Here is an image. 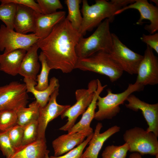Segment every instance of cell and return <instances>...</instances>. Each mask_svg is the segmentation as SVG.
Instances as JSON below:
<instances>
[{
  "mask_svg": "<svg viewBox=\"0 0 158 158\" xmlns=\"http://www.w3.org/2000/svg\"><path fill=\"white\" fill-rule=\"evenodd\" d=\"M82 36L65 18L55 25L47 37L38 40L39 48L51 70L68 73L75 69L78 58L75 48Z\"/></svg>",
  "mask_w": 158,
  "mask_h": 158,
  "instance_id": "1",
  "label": "cell"
},
{
  "mask_svg": "<svg viewBox=\"0 0 158 158\" xmlns=\"http://www.w3.org/2000/svg\"><path fill=\"white\" fill-rule=\"evenodd\" d=\"M135 0H96L90 5L87 0H82V21L79 30L83 36L97 27L102 21L108 18L112 21L114 14L121 8L134 2Z\"/></svg>",
  "mask_w": 158,
  "mask_h": 158,
  "instance_id": "2",
  "label": "cell"
},
{
  "mask_svg": "<svg viewBox=\"0 0 158 158\" xmlns=\"http://www.w3.org/2000/svg\"><path fill=\"white\" fill-rule=\"evenodd\" d=\"M111 22L109 19H106L90 36L86 38L81 36L75 48L78 58L87 57L99 51L108 52L109 51L112 42L110 27Z\"/></svg>",
  "mask_w": 158,
  "mask_h": 158,
  "instance_id": "3",
  "label": "cell"
},
{
  "mask_svg": "<svg viewBox=\"0 0 158 158\" xmlns=\"http://www.w3.org/2000/svg\"><path fill=\"white\" fill-rule=\"evenodd\" d=\"M88 71L108 77L111 82L119 79L123 71L106 51H101L86 58H78L75 69Z\"/></svg>",
  "mask_w": 158,
  "mask_h": 158,
  "instance_id": "4",
  "label": "cell"
},
{
  "mask_svg": "<svg viewBox=\"0 0 158 158\" xmlns=\"http://www.w3.org/2000/svg\"><path fill=\"white\" fill-rule=\"evenodd\" d=\"M144 87L135 82L129 84L127 89L121 93H114L110 89H108L105 96L102 97L99 95L97 97L96 104L98 110L95 112L94 119L97 121L112 119L119 113L120 105L124 103L130 95L133 92L143 90Z\"/></svg>",
  "mask_w": 158,
  "mask_h": 158,
  "instance_id": "5",
  "label": "cell"
},
{
  "mask_svg": "<svg viewBox=\"0 0 158 158\" xmlns=\"http://www.w3.org/2000/svg\"><path fill=\"white\" fill-rule=\"evenodd\" d=\"M157 137L153 132L137 127L126 130L123 135L124 140L129 145V151L141 155L158 154Z\"/></svg>",
  "mask_w": 158,
  "mask_h": 158,
  "instance_id": "6",
  "label": "cell"
},
{
  "mask_svg": "<svg viewBox=\"0 0 158 158\" xmlns=\"http://www.w3.org/2000/svg\"><path fill=\"white\" fill-rule=\"evenodd\" d=\"M112 45L107 52L111 59L123 70L130 75L137 74L143 56L127 47L114 33H112Z\"/></svg>",
  "mask_w": 158,
  "mask_h": 158,
  "instance_id": "7",
  "label": "cell"
},
{
  "mask_svg": "<svg viewBox=\"0 0 158 158\" xmlns=\"http://www.w3.org/2000/svg\"><path fill=\"white\" fill-rule=\"evenodd\" d=\"M97 87V80H93L88 84L87 88L77 90L75 92L76 103L70 106L61 115L63 119L67 118V121L59 129L68 131L75 124L78 117L85 111L91 103Z\"/></svg>",
  "mask_w": 158,
  "mask_h": 158,
  "instance_id": "8",
  "label": "cell"
},
{
  "mask_svg": "<svg viewBox=\"0 0 158 158\" xmlns=\"http://www.w3.org/2000/svg\"><path fill=\"white\" fill-rule=\"evenodd\" d=\"M28 99L25 83L14 81L0 86V111L26 107Z\"/></svg>",
  "mask_w": 158,
  "mask_h": 158,
  "instance_id": "9",
  "label": "cell"
},
{
  "mask_svg": "<svg viewBox=\"0 0 158 158\" xmlns=\"http://www.w3.org/2000/svg\"><path fill=\"white\" fill-rule=\"evenodd\" d=\"M39 40L34 33L22 34L8 29L4 25L0 27V51H4V53L19 49L27 51Z\"/></svg>",
  "mask_w": 158,
  "mask_h": 158,
  "instance_id": "10",
  "label": "cell"
},
{
  "mask_svg": "<svg viewBox=\"0 0 158 158\" xmlns=\"http://www.w3.org/2000/svg\"><path fill=\"white\" fill-rule=\"evenodd\" d=\"M59 88L56 90L50 96L47 104L44 107H40L38 120V126L37 140H46V130L49 123L61 116L71 105L58 104L56 98L59 94Z\"/></svg>",
  "mask_w": 158,
  "mask_h": 158,
  "instance_id": "11",
  "label": "cell"
},
{
  "mask_svg": "<svg viewBox=\"0 0 158 158\" xmlns=\"http://www.w3.org/2000/svg\"><path fill=\"white\" fill-rule=\"evenodd\" d=\"M139 65L136 82L144 86L158 83V59L153 49L147 45Z\"/></svg>",
  "mask_w": 158,
  "mask_h": 158,
  "instance_id": "12",
  "label": "cell"
},
{
  "mask_svg": "<svg viewBox=\"0 0 158 158\" xmlns=\"http://www.w3.org/2000/svg\"><path fill=\"white\" fill-rule=\"evenodd\" d=\"M130 9L137 10L140 16L136 23L138 25L143 23L144 20L150 21L149 25H146L145 30L150 34H153L158 30V8L157 6L150 3L147 0H135L133 3L128 4L119 10L114 14L115 16L119 14Z\"/></svg>",
  "mask_w": 158,
  "mask_h": 158,
  "instance_id": "13",
  "label": "cell"
},
{
  "mask_svg": "<svg viewBox=\"0 0 158 158\" xmlns=\"http://www.w3.org/2000/svg\"><path fill=\"white\" fill-rule=\"evenodd\" d=\"M126 107L135 111H141L148 127L146 130L158 136V103L150 104L131 94L127 98Z\"/></svg>",
  "mask_w": 158,
  "mask_h": 158,
  "instance_id": "14",
  "label": "cell"
},
{
  "mask_svg": "<svg viewBox=\"0 0 158 158\" xmlns=\"http://www.w3.org/2000/svg\"><path fill=\"white\" fill-rule=\"evenodd\" d=\"M102 127V123L99 122L97 123L93 136L89 142V146L83 152L81 158H98L104 142L111 136L120 131L121 129L119 126L115 125L104 132L100 133Z\"/></svg>",
  "mask_w": 158,
  "mask_h": 158,
  "instance_id": "15",
  "label": "cell"
},
{
  "mask_svg": "<svg viewBox=\"0 0 158 158\" xmlns=\"http://www.w3.org/2000/svg\"><path fill=\"white\" fill-rule=\"evenodd\" d=\"M66 12L59 11L51 14L44 15L35 12V33L39 40L47 37L57 24L66 18Z\"/></svg>",
  "mask_w": 158,
  "mask_h": 158,
  "instance_id": "16",
  "label": "cell"
},
{
  "mask_svg": "<svg viewBox=\"0 0 158 158\" xmlns=\"http://www.w3.org/2000/svg\"><path fill=\"white\" fill-rule=\"evenodd\" d=\"M93 133L83 130L72 134L68 133L59 136L52 142L54 156H61L72 150Z\"/></svg>",
  "mask_w": 158,
  "mask_h": 158,
  "instance_id": "17",
  "label": "cell"
},
{
  "mask_svg": "<svg viewBox=\"0 0 158 158\" xmlns=\"http://www.w3.org/2000/svg\"><path fill=\"white\" fill-rule=\"evenodd\" d=\"M97 80V87L91 103L82 114L80 120L68 131V133L72 134L83 130L93 132L92 128L90 127V124L92 120L94 118L95 110L97 107V98L107 86V85H102L100 80L98 79Z\"/></svg>",
  "mask_w": 158,
  "mask_h": 158,
  "instance_id": "18",
  "label": "cell"
},
{
  "mask_svg": "<svg viewBox=\"0 0 158 158\" xmlns=\"http://www.w3.org/2000/svg\"><path fill=\"white\" fill-rule=\"evenodd\" d=\"M14 26L16 31L26 34L35 32V11L32 8L20 4H16Z\"/></svg>",
  "mask_w": 158,
  "mask_h": 158,
  "instance_id": "19",
  "label": "cell"
},
{
  "mask_svg": "<svg viewBox=\"0 0 158 158\" xmlns=\"http://www.w3.org/2000/svg\"><path fill=\"white\" fill-rule=\"evenodd\" d=\"M37 43L33 45L26 52L22 61L18 74L24 78L36 80L40 69Z\"/></svg>",
  "mask_w": 158,
  "mask_h": 158,
  "instance_id": "20",
  "label": "cell"
},
{
  "mask_svg": "<svg viewBox=\"0 0 158 158\" xmlns=\"http://www.w3.org/2000/svg\"><path fill=\"white\" fill-rule=\"evenodd\" d=\"M26 52L25 50L19 49L0 54V71L13 76L18 74Z\"/></svg>",
  "mask_w": 158,
  "mask_h": 158,
  "instance_id": "21",
  "label": "cell"
},
{
  "mask_svg": "<svg viewBox=\"0 0 158 158\" xmlns=\"http://www.w3.org/2000/svg\"><path fill=\"white\" fill-rule=\"evenodd\" d=\"M24 82L26 86L27 92H30L33 95L41 107H44L47 104L51 95L56 90L59 89L60 86L59 80L54 77L50 79L48 87L42 91L37 90L35 89V86L37 84L36 81L24 78Z\"/></svg>",
  "mask_w": 158,
  "mask_h": 158,
  "instance_id": "22",
  "label": "cell"
},
{
  "mask_svg": "<svg viewBox=\"0 0 158 158\" xmlns=\"http://www.w3.org/2000/svg\"><path fill=\"white\" fill-rule=\"evenodd\" d=\"M46 140H37L17 150L11 158H44Z\"/></svg>",
  "mask_w": 158,
  "mask_h": 158,
  "instance_id": "23",
  "label": "cell"
},
{
  "mask_svg": "<svg viewBox=\"0 0 158 158\" xmlns=\"http://www.w3.org/2000/svg\"><path fill=\"white\" fill-rule=\"evenodd\" d=\"M40 106L35 100L29 104L28 107H23L17 110V124L24 127L34 121L38 120Z\"/></svg>",
  "mask_w": 158,
  "mask_h": 158,
  "instance_id": "24",
  "label": "cell"
},
{
  "mask_svg": "<svg viewBox=\"0 0 158 158\" xmlns=\"http://www.w3.org/2000/svg\"><path fill=\"white\" fill-rule=\"evenodd\" d=\"M82 2V0H81L64 1L68 11L66 18L70 22L72 27L78 32L83 19L80 9V4Z\"/></svg>",
  "mask_w": 158,
  "mask_h": 158,
  "instance_id": "25",
  "label": "cell"
},
{
  "mask_svg": "<svg viewBox=\"0 0 158 158\" xmlns=\"http://www.w3.org/2000/svg\"><path fill=\"white\" fill-rule=\"evenodd\" d=\"M39 60L40 62L41 70L40 74L37 76L36 81L37 85L35 86L37 90L42 91L46 89L48 86V75L51 68L48 66L43 53L41 51L39 56Z\"/></svg>",
  "mask_w": 158,
  "mask_h": 158,
  "instance_id": "26",
  "label": "cell"
},
{
  "mask_svg": "<svg viewBox=\"0 0 158 158\" xmlns=\"http://www.w3.org/2000/svg\"><path fill=\"white\" fill-rule=\"evenodd\" d=\"M17 4L8 3L0 5V20L8 29L13 30L14 17Z\"/></svg>",
  "mask_w": 158,
  "mask_h": 158,
  "instance_id": "27",
  "label": "cell"
},
{
  "mask_svg": "<svg viewBox=\"0 0 158 158\" xmlns=\"http://www.w3.org/2000/svg\"><path fill=\"white\" fill-rule=\"evenodd\" d=\"M17 110L9 109L0 111V131H7L17 125Z\"/></svg>",
  "mask_w": 158,
  "mask_h": 158,
  "instance_id": "28",
  "label": "cell"
},
{
  "mask_svg": "<svg viewBox=\"0 0 158 158\" xmlns=\"http://www.w3.org/2000/svg\"><path fill=\"white\" fill-rule=\"evenodd\" d=\"M129 149V145L126 142L120 146H108L103 151L102 158H126Z\"/></svg>",
  "mask_w": 158,
  "mask_h": 158,
  "instance_id": "29",
  "label": "cell"
},
{
  "mask_svg": "<svg viewBox=\"0 0 158 158\" xmlns=\"http://www.w3.org/2000/svg\"><path fill=\"white\" fill-rule=\"evenodd\" d=\"M38 123V120L33 121L23 128V133L20 148L37 140Z\"/></svg>",
  "mask_w": 158,
  "mask_h": 158,
  "instance_id": "30",
  "label": "cell"
},
{
  "mask_svg": "<svg viewBox=\"0 0 158 158\" xmlns=\"http://www.w3.org/2000/svg\"><path fill=\"white\" fill-rule=\"evenodd\" d=\"M36 1L40 6L42 14L44 15L54 13L58 9L63 8L59 0H37Z\"/></svg>",
  "mask_w": 158,
  "mask_h": 158,
  "instance_id": "31",
  "label": "cell"
},
{
  "mask_svg": "<svg viewBox=\"0 0 158 158\" xmlns=\"http://www.w3.org/2000/svg\"><path fill=\"white\" fill-rule=\"evenodd\" d=\"M7 131L11 144L16 152L20 148L22 143L23 128L17 125Z\"/></svg>",
  "mask_w": 158,
  "mask_h": 158,
  "instance_id": "32",
  "label": "cell"
},
{
  "mask_svg": "<svg viewBox=\"0 0 158 158\" xmlns=\"http://www.w3.org/2000/svg\"><path fill=\"white\" fill-rule=\"evenodd\" d=\"M0 150L6 158H11L16 152L10 141L7 131H0Z\"/></svg>",
  "mask_w": 158,
  "mask_h": 158,
  "instance_id": "33",
  "label": "cell"
},
{
  "mask_svg": "<svg viewBox=\"0 0 158 158\" xmlns=\"http://www.w3.org/2000/svg\"><path fill=\"white\" fill-rule=\"evenodd\" d=\"M93 133L87 137L81 144L68 152L66 154L59 156L49 157V158H81L83 150L91 139Z\"/></svg>",
  "mask_w": 158,
  "mask_h": 158,
  "instance_id": "34",
  "label": "cell"
},
{
  "mask_svg": "<svg viewBox=\"0 0 158 158\" xmlns=\"http://www.w3.org/2000/svg\"><path fill=\"white\" fill-rule=\"evenodd\" d=\"M1 4L13 3L30 7L35 12L42 14L41 9L38 4L33 0H0Z\"/></svg>",
  "mask_w": 158,
  "mask_h": 158,
  "instance_id": "35",
  "label": "cell"
},
{
  "mask_svg": "<svg viewBox=\"0 0 158 158\" xmlns=\"http://www.w3.org/2000/svg\"><path fill=\"white\" fill-rule=\"evenodd\" d=\"M140 39L143 42L146 43L153 50L158 54V33L153 34L146 35L143 34Z\"/></svg>",
  "mask_w": 158,
  "mask_h": 158,
  "instance_id": "36",
  "label": "cell"
},
{
  "mask_svg": "<svg viewBox=\"0 0 158 158\" xmlns=\"http://www.w3.org/2000/svg\"><path fill=\"white\" fill-rule=\"evenodd\" d=\"M129 158H142V155L139 153L134 152L130 154Z\"/></svg>",
  "mask_w": 158,
  "mask_h": 158,
  "instance_id": "37",
  "label": "cell"
},
{
  "mask_svg": "<svg viewBox=\"0 0 158 158\" xmlns=\"http://www.w3.org/2000/svg\"><path fill=\"white\" fill-rule=\"evenodd\" d=\"M49 150H47L46 152L44 158H49Z\"/></svg>",
  "mask_w": 158,
  "mask_h": 158,
  "instance_id": "38",
  "label": "cell"
},
{
  "mask_svg": "<svg viewBox=\"0 0 158 158\" xmlns=\"http://www.w3.org/2000/svg\"><path fill=\"white\" fill-rule=\"evenodd\" d=\"M152 1L155 3L157 5V4L158 5V0H152Z\"/></svg>",
  "mask_w": 158,
  "mask_h": 158,
  "instance_id": "39",
  "label": "cell"
},
{
  "mask_svg": "<svg viewBox=\"0 0 158 158\" xmlns=\"http://www.w3.org/2000/svg\"><path fill=\"white\" fill-rule=\"evenodd\" d=\"M155 158H158V154L155 156Z\"/></svg>",
  "mask_w": 158,
  "mask_h": 158,
  "instance_id": "40",
  "label": "cell"
}]
</instances>
